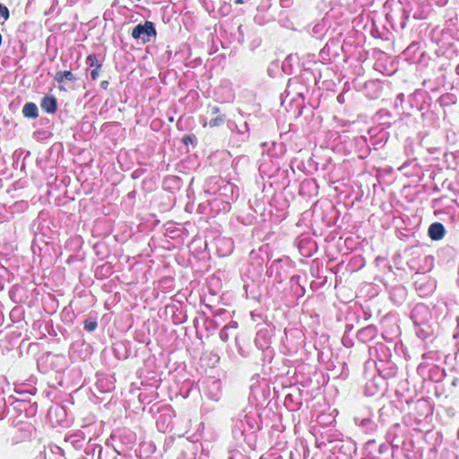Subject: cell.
<instances>
[{
  "mask_svg": "<svg viewBox=\"0 0 459 459\" xmlns=\"http://www.w3.org/2000/svg\"><path fill=\"white\" fill-rule=\"evenodd\" d=\"M155 29H154V24L152 22H146L145 24H140L135 28L133 32V37L135 39L150 38L155 36Z\"/></svg>",
  "mask_w": 459,
  "mask_h": 459,
  "instance_id": "6da1fadb",
  "label": "cell"
},
{
  "mask_svg": "<svg viewBox=\"0 0 459 459\" xmlns=\"http://www.w3.org/2000/svg\"><path fill=\"white\" fill-rule=\"evenodd\" d=\"M428 233H429V237L433 241H440L445 236L446 230L442 224L439 223H434L430 226V228L428 230Z\"/></svg>",
  "mask_w": 459,
  "mask_h": 459,
  "instance_id": "7a4b0ae2",
  "label": "cell"
},
{
  "mask_svg": "<svg viewBox=\"0 0 459 459\" xmlns=\"http://www.w3.org/2000/svg\"><path fill=\"white\" fill-rule=\"evenodd\" d=\"M42 109L48 113H54L58 109L57 100L52 95H46L42 101Z\"/></svg>",
  "mask_w": 459,
  "mask_h": 459,
  "instance_id": "3957f363",
  "label": "cell"
},
{
  "mask_svg": "<svg viewBox=\"0 0 459 459\" xmlns=\"http://www.w3.org/2000/svg\"><path fill=\"white\" fill-rule=\"evenodd\" d=\"M22 113L27 118L36 119L39 116L38 108L35 104L30 103V104H27L24 106Z\"/></svg>",
  "mask_w": 459,
  "mask_h": 459,
  "instance_id": "277c9868",
  "label": "cell"
},
{
  "mask_svg": "<svg viewBox=\"0 0 459 459\" xmlns=\"http://www.w3.org/2000/svg\"><path fill=\"white\" fill-rule=\"evenodd\" d=\"M0 17L3 18V21H6V19L9 17V12L5 6L1 4H0Z\"/></svg>",
  "mask_w": 459,
  "mask_h": 459,
  "instance_id": "5b68a950",
  "label": "cell"
},
{
  "mask_svg": "<svg viewBox=\"0 0 459 459\" xmlns=\"http://www.w3.org/2000/svg\"><path fill=\"white\" fill-rule=\"evenodd\" d=\"M96 322L94 321H87L85 323V328L89 330V331H93L95 328H96Z\"/></svg>",
  "mask_w": 459,
  "mask_h": 459,
  "instance_id": "8992f818",
  "label": "cell"
},
{
  "mask_svg": "<svg viewBox=\"0 0 459 459\" xmlns=\"http://www.w3.org/2000/svg\"><path fill=\"white\" fill-rule=\"evenodd\" d=\"M236 2H237V3H243L244 1H243V0H236Z\"/></svg>",
  "mask_w": 459,
  "mask_h": 459,
  "instance_id": "52a82bcc",
  "label": "cell"
},
{
  "mask_svg": "<svg viewBox=\"0 0 459 459\" xmlns=\"http://www.w3.org/2000/svg\"><path fill=\"white\" fill-rule=\"evenodd\" d=\"M1 43H2V36H1V34H0V46H1Z\"/></svg>",
  "mask_w": 459,
  "mask_h": 459,
  "instance_id": "ba28073f",
  "label": "cell"
}]
</instances>
